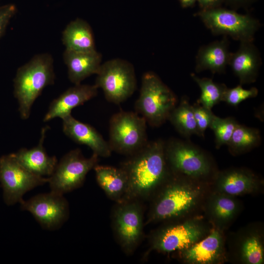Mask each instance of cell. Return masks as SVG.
Returning a JSON list of instances; mask_svg holds the SVG:
<instances>
[{"mask_svg": "<svg viewBox=\"0 0 264 264\" xmlns=\"http://www.w3.org/2000/svg\"><path fill=\"white\" fill-rule=\"evenodd\" d=\"M128 180L122 201L146 199L154 196L171 175L165 154V142L148 141L120 167ZM121 201V202H122Z\"/></svg>", "mask_w": 264, "mask_h": 264, "instance_id": "obj_1", "label": "cell"}, {"mask_svg": "<svg viewBox=\"0 0 264 264\" xmlns=\"http://www.w3.org/2000/svg\"><path fill=\"white\" fill-rule=\"evenodd\" d=\"M201 182L173 175L155 193L145 224L182 217L192 211L203 196Z\"/></svg>", "mask_w": 264, "mask_h": 264, "instance_id": "obj_2", "label": "cell"}, {"mask_svg": "<svg viewBox=\"0 0 264 264\" xmlns=\"http://www.w3.org/2000/svg\"><path fill=\"white\" fill-rule=\"evenodd\" d=\"M55 78L53 59L49 53L36 54L18 69L14 79V94L22 119L29 117L34 101L46 86L54 84Z\"/></svg>", "mask_w": 264, "mask_h": 264, "instance_id": "obj_3", "label": "cell"}, {"mask_svg": "<svg viewBox=\"0 0 264 264\" xmlns=\"http://www.w3.org/2000/svg\"><path fill=\"white\" fill-rule=\"evenodd\" d=\"M177 98L172 90L154 72L142 77L139 95L135 103V112L152 127H159L168 120L176 106Z\"/></svg>", "mask_w": 264, "mask_h": 264, "instance_id": "obj_4", "label": "cell"}, {"mask_svg": "<svg viewBox=\"0 0 264 264\" xmlns=\"http://www.w3.org/2000/svg\"><path fill=\"white\" fill-rule=\"evenodd\" d=\"M166 159L172 174L201 182L213 170L206 154L196 146L179 139L165 142Z\"/></svg>", "mask_w": 264, "mask_h": 264, "instance_id": "obj_5", "label": "cell"}, {"mask_svg": "<svg viewBox=\"0 0 264 264\" xmlns=\"http://www.w3.org/2000/svg\"><path fill=\"white\" fill-rule=\"evenodd\" d=\"M145 119L136 112L121 110L109 122L108 141L111 151L130 155L148 142Z\"/></svg>", "mask_w": 264, "mask_h": 264, "instance_id": "obj_6", "label": "cell"}, {"mask_svg": "<svg viewBox=\"0 0 264 264\" xmlns=\"http://www.w3.org/2000/svg\"><path fill=\"white\" fill-rule=\"evenodd\" d=\"M95 85L101 88L106 100L118 105L131 97L136 88L134 67L130 62L119 58L101 64Z\"/></svg>", "mask_w": 264, "mask_h": 264, "instance_id": "obj_7", "label": "cell"}, {"mask_svg": "<svg viewBox=\"0 0 264 264\" xmlns=\"http://www.w3.org/2000/svg\"><path fill=\"white\" fill-rule=\"evenodd\" d=\"M196 15L214 35L229 36L241 43L253 42L260 26L251 16L220 7L201 10Z\"/></svg>", "mask_w": 264, "mask_h": 264, "instance_id": "obj_8", "label": "cell"}, {"mask_svg": "<svg viewBox=\"0 0 264 264\" xmlns=\"http://www.w3.org/2000/svg\"><path fill=\"white\" fill-rule=\"evenodd\" d=\"M112 213L114 235L121 248L128 255H132L143 236V210L139 200L116 202Z\"/></svg>", "mask_w": 264, "mask_h": 264, "instance_id": "obj_9", "label": "cell"}, {"mask_svg": "<svg viewBox=\"0 0 264 264\" xmlns=\"http://www.w3.org/2000/svg\"><path fill=\"white\" fill-rule=\"evenodd\" d=\"M99 156L93 154L85 158L79 149L71 150L58 162L48 178L50 191L64 195L81 187L87 174L97 164Z\"/></svg>", "mask_w": 264, "mask_h": 264, "instance_id": "obj_10", "label": "cell"}, {"mask_svg": "<svg viewBox=\"0 0 264 264\" xmlns=\"http://www.w3.org/2000/svg\"><path fill=\"white\" fill-rule=\"evenodd\" d=\"M209 231L200 219H188L155 231L151 238L150 248L162 253L181 251L203 238Z\"/></svg>", "mask_w": 264, "mask_h": 264, "instance_id": "obj_11", "label": "cell"}, {"mask_svg": "<svg viewBox=\"0 0 264 264\" xmlns=\"http://www.w3.org/2000/svg\"><path fill=\"white\" fill-rule=\"evenodd\" d=\"M0 182L4 201L7 205H11L21 203L28 191L47 183L48 178L30 172L10 154L0 157Z\"/></svg>", "mask_w": 264, "mask_h": 264, "instance_id": "obj_12", "label": "cell"}, {"mask_svg": "<svg viewBox=\"0 0 264 264\" xmlns=\"http://www.w3.org/2000/svg\"><path fill=\"white\" fill-rule=\"evenodd\" d=\"M52 192L37 195L21 203V208L30 212L44 229L60 228L69 216V206L63 196Z\"/></svg>", "mask_w": 264, "mask_h": 264, "instance_id": "obj_13", "label": "cell"}, {"mask_svg": "<svg viewBox=\"0 0 264 264\" xmlns=\"http://www.w3.org/2000/svg\"><path fill=\"white\" fill-rule=\"evenodd\" d=\"M224 238L220 229L214 227L203 238L187 249L179 251L180 258L191 264L219 262L224 255Z\"/></svg>", "mask_w": 264, "mask_h": 264, "instance_id": "obj_14", "label": "cell"}, {"mask_svg": "<svg viewBox=\"0 0 264 264\" xmlns=\"http://www.w3.org/2000/svg\"><path fill=\"white\" fill-rule=\"evenodd\" d=\"M62 120L64 133L73 141L87 145L98 156L108 157L111 155L108 141L94 128L78 121L71 114Z\"/></svg>", "mask_w": 264, "mask_h": 264, "instance_id": "obj_15", "label": "cell"}, {"mask_svg": "<svg viewBox=\"0 0 264 264\" xmlns=\"http://www.w3.org/2000/svg\"><path fill=\"white\" fill-rule=\"evenodd\" d=\"M98 89L95 85H74L51 102L44 121H49L56 117L63 119L71 114L73 109L95 97Z\"/></svg>", "mask_w": 264, "mask_h": 264, "instance_id": "obj_16", "label": "cell"}, {"mask_svg": "<svg viewBox=\"0 0 264 264\" xmlns=\"http://www.w3.org/2000/svg\"><path fill=\"white\" fill-rule=\"evenodd\" d=\"M48 127L43 128L38 145L31 149L22 148L11 154L23 167L32 174L44 177L50 176L54 172L58 160L55 156H49L43 146Z\"/></svg>", "mask_w": 264, "mask_h": 264, "instance_id": "obj_17", "label": "cell"}, {"mask_svg": "<svg viewBox=\"0 0 264 264\" xmlns=\"http://www.w3.org/2000/svg\"><path fill=\"white\" fill-rule=\"evenodd\" d=\"M261 65L260 53L252 42H241L239 49L231 53L228 63L241 85L256 81Z\"/></svg>", "mask_w": 264, "mask_h": 264, "instance_id": "obj_18", "label": "cell"}, {"mask_svg": "<svg viewBox=\"0 0 264 264\" xmlns=\"http://www.w3.org/2000/svg\"><path fill=\"white\" fill-rule=\"evenodd\" d=\"M102 58L101 54L96 50L75 51L65 49L63 59L70 82L74 85L80 84L87 77L97 74L102 64Z\"/></svg>", "mask_w": 264, "mask_h": 264, "instance_id": "obj_19", "label": "cell"}, {"mask_svg": "<svg viewBox=\"0 0 264 264\" xmlns=\"http://www.w3.org/2000/svg\"><path fill=\"white\" fill-rule=\"evenodd\" d=\"M259 185L258 178L251 172L242 169H231L218 175L216 191L235 197L255 192Z\"/></svg>", "mask_w": 264, "mask_h": 264, "instance_id": "obj_20", "label": "cell"}, {"mask_svg": "<svg viewBox=\"0 0 264 264\" xmlns=\"http://www.w3.org/2000/svg\"><path fill=\"white\" fill-rule=\"evenodd\" d=\"M231 52L226 36L220 41L203 45L198 49L196 57L195 70L197 72L209 70L213 73H221L228 65Z\"/></svg>", "mask_w": 264, "mask_h": 264, "instance_id": "obj_21", "label": "cell"}, {"mask_svg": "<svg viewBox=\"0 0 264 264\" xmlns=\"http://www.w3.org/2000/svg\"><path fill=\"white\" fill-rule=\"evenodd\" d=\"M96 181L107 196L116 202H121L127 188V177L121 167L97 164L93 168Z\"/></svg>", "mask_w": 264, "mask_h": 264, "instance_id": "obj_22", "label": "cell"}, {"mask_svg": "<svg viewBox=\"0 0 264 264\" xmlns=\"http://www.w3.org/2000/svg\"><path fill=\"white\" fill-rule=\"evenodd\" d=\"M62 42L66 49L75 51L96 50L94 36L89 24L77 18L70 22L62 33Z\"/></svg>", "mask_w": 264, "mask_h": 264, "instance_id": "obj_23", "label": "cell"}, {"mask_svg": "<svg viewBox=\"0 0 264 264\" xmlns=\"http://www.w3.org/2000/svg\"><path fill=\"white\" fill-rule=\"evenodd\" d=\"M239 209V203L234 197L217 191L211 195L207 205L208 216L220 229L231 222Z\"/></svg>", "mask_w": 264, "mask_h": 264, "instance_id": "obj_24", "label": "cell"}, {"mask_svg": "<svg viewBox=\"0 0 264 264\" xmlns=\"http://www.w3.org/2000/svg\"><path fill=\"white\" fill-rule=\"evenodd\" d=\"M241 237L237 246L240 260L246 264H262L264 261L262 236L258 231L249 230Z\"/></svg>", "mask_w": 264, "mask_h": 264, "instance_id": "obj_25", "label": "cell"}, {"mask_svg": "<svg viewBox=\"0 0 264 264\" xmlns=\"http://www.w3.org/2000/svg\"><path fill=\"white\" fill-rule=\"evenodd\" d=\"M168 120L185 137L198 134L193 107L185 97L182 98L179 104L172 110Z\"/></svg>", "mask_w": 264, "mask_h": 264, "instance_id": "obj_26", "label": "cell"}, {"mask_svg": "<svg viewBox=\"0 0 264 264\" xmlns=\"http://www.w3.org/2000/svg\"><path fill=\"white\" fill-rule=\"evenodd\" d=\"M260 141L258 130L238 124L227 145L231 152L239 154L256 147Z\"/></svg>", "mask_w": 264, "mask_h": 264, "instance_id": "obj_27", "label": "cell"}, {"mask_svg": "<svg viewBox=\"0 0 264 264\" xmlns=\"http://www.w3.org/2000/svg\"><path fill=\"white\" fill-rule=\"evenodd\" d=\"M191 77L197 83L201 90V94L198 102L204 107L211 110L222 101L227 87L223 84H218L208 78H200L192 73Z\"/></svg>", "mask_w": 264, "mask_h": 264, "instance_id": "obj_28", "label": "cell"}, {"mask_svg": "<svg viewBox=\"0 0 264 264\" xmlns=\"http://www.w3.org/2000/svg\"><path fill=\"white\" fill-rule=\"evenodd\" d=\"M238 124L233 117L222 118L214 115L209 128L214 133L216 148L228 145Z\"/></svg>", "mask_w": 264, "mask_h": 264, "instance_id": "obj_29", "label": "cell"}, {"mask_svg": "<svg viewBox=\"0 0 264 264\" xmlns=\"http://www.w3.org/2000/svg\"><path fill=\"white\" fill-rule=\"evenodd\" d=\"M258 93V90L256 88L253 87L249 89H246L240 85L231 88H227L222 101L225 102L230 106L236 107L246 99L255 97Z\"/></svg>", "mask_w": 264, "mask_h": 264, "instance_id": "obj_30", "label": "cell"}, {"mask_svg": "<svg viewBox=\"0 0 264 264\" xmlns=\"http://www.w3.org/2000/svg\"><path fill=\"white\" fill-rule=\"evenodd\" d=\"M195 119L196 122L198 135L204 137L206 130L210 127L214 114L211 110L201 105L192 106Z\"/></svg>", "mask_w": 264, "mask_h": 264, "instance_id": "obj_31", "label": "cell"}, {"mask_svg": "<svg viewBox=\"0 0 264 264\" xmlns=\"http://www.w3.org/2000/svg\"><path fill=\"white\" fill-rule=\"evenodd\" d=\"M16 12V7L13 4H8L0 7V39Z\"/></svg>", "mask_w": 264, "mask_h": 264, "instance_id": "obj_32", "label": "cell"}, {"mask_svg": "<svg viewBox=\"0 0 264 264\" xmlns=\"http://www.w3.org/2000/svg\"><path fill=\"white\" fill-rule=\"evenodd\" d=\"M201 10L220 7L224 0H197Z\"/></svg>", "mask_w": 264, "mask_h": 264, "instance_id": "obj_33", "label": "cell"}, {"mask_svg": "<svg viewBox=\"0 0 264 264\" xmlns=\"http://www.w3.org/2000/svg\"><path fill=\"white\" fill-rule=\"evenodd\" d=\"M181 6L183 8H186L192 6L197 0H178Z\"/></svg>", "mask_w": 264, "mask_h": 264, "instance_id": "obj_34", "label": "cell"}, {"mask_svg": "<svg viewBox=\"0 0 264 264\" xmlns=\"http://www.w3.org/2000/svg\"><path fill=\"white\" fill-rule=\"evenodd\" d=\"M252 0H224V1H227L230 3L240 5L249 3Z\"/></svg>", "mask_w": 264, "mask_h": 264, "instance_id": "obj_35", "label": "cell"}, {"mask_svg": "<svg viewBox=\"0 0 264 264\" xmlns=\"http://www.w3.org/2000/svg\"></svg>", "mask_w": 264, "mask_h": 264, "instance_id": "obj_36", "label": "cell"}]
</instances>
